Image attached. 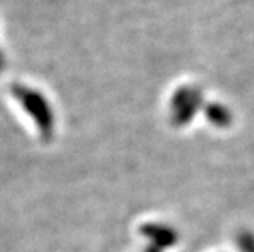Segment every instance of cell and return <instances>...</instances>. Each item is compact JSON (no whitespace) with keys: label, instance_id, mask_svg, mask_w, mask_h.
Segmentation results:
<instances>
[{"label":"cell","instance_id":"6da1fadb","mask_svg":"<svg viewBox=\"0 0 254 252\" xmlns=\"http://www.w3.org/2000/svg\"><path fill=\"white\" fill-rule=\"evenodd\" d=\"M23 99L25 108L29 114H32V117H35V122L38 125L40 132L48 139L52 134L54 129V119L52 112L48 106V102L44 103V101L38 95H31V93H20V101Z\"/></svg>","mask_w":254,"mask_h":252}]
</instances>
